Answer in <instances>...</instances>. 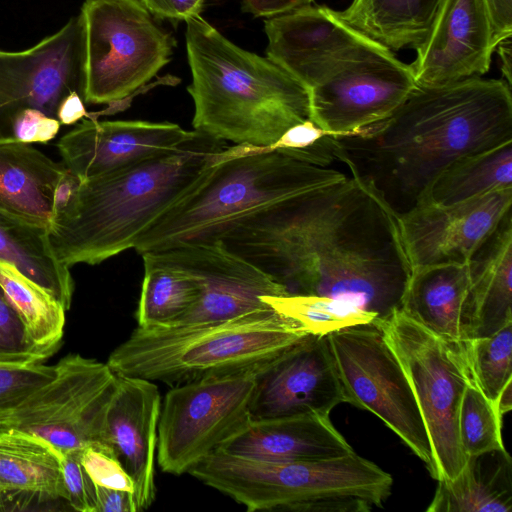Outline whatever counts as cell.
<instances>
[{
  "label": "cell",
  "instance_id": "6da1fadb",
  "mask_svg": "<svg viewBox=\"0 0 512 512\" xmlns=\"http://www.w3.org/2000/svg\"><path fill=\"white\" fill-rule=\"evenodd\" d=\"M221 241L287 294L349 303L375 322L400 310L411 275L397 217L353 177L259 211Z\"/></svg>",
  "mask_w": 512,
  "mask_h": 512
},
{
  "label": "cell",
  "instance_id": "7a4b0ae2",
  "mask_svg": "<svg viewBox=\"0 0 512 512\" xmlns=\"http://www.w3.org/2000/svg\"><path fill=\"white\" fill-rule=\"evenodd\" d=\"M512 142V94L506 81L470 77L416 87L387 118L331 137L335 160L398 218L455 160Z\"/></svg>",
  "mask_w": 512,
  "mask_h": 512
},
{
  "label": "cell",
  "instance_id": "3957f363",
  "mask_svg": "<svg viewBox=\"0 0 512 512\" xmlns=\"http://www.w3.org/2000/svg\"><path fill=\"white\" fill-rule=\"evenodd\" d=\"M228 146L197 131L173 150L80 181L49 229L58 260L68 267L96 265L134 248Z\"/></svg>",
  "mask_w": 512,
  "mask_h": 512
},
{
  "label": "cell",
  "instance_id": "277c9868",
  "mask_svg": "<svg viewBox=\"0 0 512 512\" xmlns=\"http://www.w3.org/2000/svg\"><path fill=\"white\" fill-rule=\"evenodd\" d=\"M195 131L269 147L310 119L309 91L270 58L247 51L198 15L185 20Z\"/></svg>",
  "mask_w": 512,
  "mask_h": 512
},
{
  "label": "cell",
  "instance_id": "5b68a950",
  "mask_svg": "<svg viewBox=\"0 0 512 512\" xmlns=\"http://www.w3.org/2000/svg\"><path fill=\"white\" fill-rule=\"evenodd\" d=\"M346 176L283 150L228 146L194 185L137 239L140 255L184 242H213L240 221Z\"/></svg>",
  "mask_w": 512,
  "mask_h": 512
},
{
  "label": "cell",
  "instance_id": "8992f818",
  "mask_svg": "<svg viewBox=\"0 0 512 512\" xmlns=\"http://www.w3.org/2000/svg\"><path fill=\"white\" fill-rule=\"evenodd\" d=\"M308 334L272 308L236 318L159 328L137 327L108 357L117 375L176 386L261 372Z\"/></svg>",
  "mask_w": 512,
  "mask_h": 512
},
{
  "label": "cell",
  "instance_id": "52a82bcc",
  "mask_svg": "<svg viewBox=\"0 0 512 512\" xmlns=\"http://www.w3.org/2000/svg\"><path fill=\"white\" fill-rule=\"evenodd\" d=\"M188 473L248 511L369 512L383 507L393 486L389 473L355 452L268 462L217 449Z\"/></svg>",
  "mask_w": 512,
  "mask_h": 512
},
{
  "label": "cell",
  "instance_id": "ba28073f",
  "mask_svg": "<svg viewBox=\"0 0 512 512\" xmlns=\"http://www.w3.org/2000/svg\"><path fill=\"white\" fill-rule=\"evenodd\" d=\"M80 15L85 103L123 101L170 62L176 40L140 0H85Z\"/></svg>",
  "mask_w": 512,
  "mask_h": 512
},
{
  "label": "cell",
  "instance_id": "9c48e42d",
  "mask_svg": "<svg viewBox=\"0 0 512 512\" xmlns=\"http://www.w3.org/2000/svg\"><path fill=\"white\" fill-rule=\"evenodd\" d=\"M410 382L428 433L437 481L452 480L467 457L459 441L460 404L471 376L460 342L446 341L400 310L375 322Z\"/></svg>",
  "mask_w": 512,
  "mask_h": 512
},
{
  "label": "cell",
  "instance_id": "30bf717a",
  "mask_svg": "<svg viewBox=\"0 0 512 512\" xmlns=\"http://www.w3.org/2000/svg\"><path fill=\"white\" fill-rule=\"evenodd\" d=\"M54 366L56 374L51 381L0 417V432L29 433L60 453L88 446L111 449L107 413L117 385L116 374L106 363L80 354L70 353Z\"/></svg>",
  "mask_w": 512,
  "mask_h": 512
},
{
  "label": "cell",
  "instance_id": "8fae6325",
  "mask_svg": "<svg viewBox=\"0 0 512 512\" xmlns=\"http://www.w3.org/2000/svg\"><path fill=\"white\" fill-rule=\"evenodd\" d=\"M345 403L370 411L432 469V452L410 382L375 322L325 335Z\"/></svg>",
  "mask_w": 512,
  "mask_h": 512
},
{
  "label": "cell",
  "instance_id": "7c38bea8",
  "mask_svg": "<svg viewBox=\"0 0 512 512\" xmlns=\"http://www.w3.org/2000/svg\"><path fill=\"white\" fill-rule=\"evenodd\" d=\"M256 372L211 377L172 386L158 421L157 461L182 475L252 420Z\"/></svg>",
  "mask_w": 512,
  "mask_h": 512
},
{
  "label": "cell",
  "instance_id": "4fadbf2b",
  "mask_svg": "<svg viewBox=\"0 0 512 512\" xmlns=\"http://www.w3.org/2000/svg\"><path fill=\"white\" fill-rule=\"evenodd\" d=\"M410 68L372 41L309 90L310 119L335 136L389 117L416 88Z\"/></svg>",
  "mask_w": 512,
  "mask_h": 512
},
{
  "label": "cell",
  "instance_id": "5bb4252c",
  "mask_svg": "<svg viewBox=\"0 0 512 512\" xmlns=\"http://www.w3.org/2000/svg\"><path fill=\"white\" fill-rule=\"evenodd\" d=\"M85 42L81 15L23 51L0 49V144L11 141L16 115L35 108L55 117L62 99L84 93Z\"/></svg>",
  "mask_w": 512,
  "mask_h": 512
},
{
  "label": "cell",
  "instance_id": "9a60e30c",
  "mask_svg": "<svg viewBox=\"0 0 512 512\" xmlns=\"http://www.w3.org/2000/svg\"><path fill=\"white\" fill-rule=\"evenodd\" d=\"M511 206L512 188L450 205L421 199L397 218L411 269L467 264Z\"/></svg>",
  "mask_w": 512,
  "mask_h": 512
},
{
  "label": "cell",
  "instance_id": "2e32d148",
  "mask_svg": "<svg viewBox=\"0 0 512 512\" xmlns=\"http://www.w3.org/2000/svg\"><path fill=\"white\" fill-rule=\"evenodd\" d=\"M158 251L192 273L201 286L198 303L176 325L223 321L269 309L262 296L287 294L283 286L229 251L221 240L184 242Z\"/></svg>",
  "mask_w": 512,
  "mask_h": 512
},
{
  "label": "cell",
  "instance_id": "e0dca14e",
  "mask_svg": "<svg viewBox=\"0 0 512 512\" xmlns=\"http://www.w3.org/2000/svg\"><path fill=\"white\" fill-rule=\"evenodd\" d=\"M266 55L308 91L374 41L326 6L306 5L265 18Z\"/></svg>",
  "mask_w": 512,
  "mask_h": 512
},
{
  "label": "cell",
  "instance_id": "ac0fdd59",
  "mask_svg": "<svg viewBox=\"0 0 512 512\" xmlns=\"http://www.w3.org/2000/svg\"><path fill=\"white\" fill-rule=\"evenodd\" d=\"M341 403L345 397L325 335L308 333L257 374L251 417L329 416Z\"/></svg>",
  "mask_w": 512,
  "mask_h": 512
},
{
  "label": "cell",
  "instance_id": "d6986e66",
  "mask_svg": "<svg viewBox=\"0 0 512 512\" xmlns=\"http://www.w3.org/2000/svg\"><path fill=\"white\" fill-rule=\"evenodd\" d=\"M409 64L416 86L436 87L490 69L491 24L483 0H441L425 39Z\"/></svg>",
  "mask_w": 512,
  "mask_h": 512
},
{
  "label": "cell",
  "instance_id": "ffe728a7",
  "mask_svg": "<svg viewBox=\"0 0 512 512\" xmlns=\"http://www.w3.org/2000/svg\"><path fill=\"white\" fill-rule=\"evenodd\" d=\"M197 131L175 123L84 118L56 146L80 181L177 148Z\"/></svg>",
  "mask_w": 512,
  "mask_h": 512
},
{
  "label": "cell",
  "instance_id": "44dd1931",
  "mask_svg": "<svg viewBox=\"0 0 512 512\" xmlns=\"http://www.w3.org/2000/svg\"><path fill=\"white\" fill-rule=\"evenodd\" d=\"M107 413V440L134 482L138 511L155 499V456L161 396L153 381L117 375Z\"/></svg>",
  "mask_w": 512,
  "mask_h": 512
},
{
  "label": "cell",
  "instance_id": "7402d4cb",
  "mask_svg": "<svg viewBox=\"0 0 512 512\" xmlns=\"http://www.w3.org/2000/svg\"><path fill=\"white\" fill-rule=\"evenodd\" d=\"M218 450L268 462L324 459L355 452L329 416L318 413L251 420Z\"/></svg>",
  "mask_w": 512,
  "mask_h": 512
},
{
  "label": "cell",
  "instance_id": "603a6c76",
  "mask_svg": "<svg viewBox=\"0 0 512 512\" xmlns=\"http://www.w3.org/2000/svg\"><path fill=\"white\" fill-rule=\"evenodd\" d=\"M469 286L461 341L486 337L512 323V214L508 212L467 263Z\"/></svg>",
  "mask_w": 512,
  "mask_h": 512
},
{
  "label": "cell",
  "instance_id": "cb8c5ba5",
  "mask_svg": "<svg viewBox=\"0 0 512 512\" xmlns=\"http://www.w3.org/2000/svg\"><path fill=\"white\" fill-rule=\"evenodd\" d=\"M67 172L32 144H0V212L50 229L57 186Z\"/></svg>",
  "mask_w": 512,
  "mask_h": 512
},
{
  "label": "cell",
  "instance_id": "d4e9b609",
  "mask_svg": "<svg viewBox=\"0 0 512 512\" xmlns=\"http://www.w3.org/2000/svg\"><path fill=\"white\" fill-rule=\"evenodd\" d=\"M468 286L467 264L411 269L400 311L434 335L460 342V318Z\"/></svg>",
  "mask_w": 512,
  "mask_h": 512
},
{
  "label": "cell",
  "instance_id": "484cf974",
  "mask_svg": "<svg viewBox=\"0 0 512 512\" xmlns=\"http://www.w3.org/2000/svg\"><path fill=\"white\" fill-rule=\"evenodd\" d=\"M437 482L427 512L512 510V460L505 448L468 456L454 479Z\"/></svg>",
  "mask_w": 512,
  "mask_h": 512
},
{
  "label": "cell",
  "instance_id": "4316f807",
  "mask_svg": "<svg viewBox=\"0 0 512 512\" xmlns=\"http://www.w3.org/2000/svg\"><path fill=\"white\" fill-rule=\"evenodd\" d=\"M441 0H352L342 22L391 51L416 48L427 36Z\"/></svg>",
  "mask_w": 512,
  "mask_h": 512
},
{
  "label": "cell",
  "instance_id": "83f0119b",
  "mask_svg": "<svg viewBox=\"0 0 512 512\" xmlns=\"http://www.w3.org/2000/svg\"><path fill=\"white\" fill-rule=\"evenodd\" d=\"M0 260L48 292L67 311L75 289L70 267L60 262L48 229L0 212Z\"/></svg>",
  "mask_w": 512,
  "mask_h": 512
},
{
  "label": "cell",
  "instance_id": "f1b7e54d",
  "mask_svg": "<svg viewBox=\"0 0 512 512\" xmlns=\"http://www.w3.org/2000/svg\"><path fill=\"white\" fill-rule=\"evenodd\" d=\"M62 454L42 438L0 432V491H31L66 501Z\"/></svg>",
  "mask_w": 512,
  "mask_h": 512
},
{
  "label": "cell",
  "instance_id": "f546056e",
  "mask_svg": "<svg viewBox=\"0 0 512 512\" xmlns=\"http://www.w3.org/2000/svg\"><path fill=\"white\" fill-rule=\"evenodd\" d=\"M141 256L144 277L136 310L138 327L174 326L198 303L200 283L192 273L169 261L159 251Z\"/></svg>",
  "mask_w": 512,
  "mask_h": 512
},
{
  "label": "cell",
  "instance_id": "4dcf8cb0",
  "mask_svg": "<svg viewBox=\"0 0 512 512\" xmlns=\"http://www.w3.org/2000/svg\"><path fill=\"white\" fill-rule=\"evenodd\" d=\"M509 188H512V142L455 160L434 179L423 198L450 205Z\"/></svg>",
  "mask_w": 512,
  "mask_h": 512
},
{
  "label": "cell",
  "instance_id": "1f68e13d",
  "mask_svg": "<svg viewBox=\"0 0 512 512\" xmlns=\"http://www.w3.org/2000/svg\"><path fill=\"white\" fill-rule=\"evenodd\" d=\"M0 286L33 342L54 354L64 332L63 306L13 265L1 260Z\"/></svg>",
  "mask_w": 512,
  "mask_h": 512
},
{
  "label": "cell",
  "instance_id": "d6a6232c",
  "mask_svg": "<svg viewBox=\"0 0 512 512\" xmlns=\"http://www.w3.org/2000/svg\"><path fill=\"white\" fill-rule=\"evenodd\" d=\"M261 300L274 311L299 323L310 334L324 336L357 324L376 321V316L355 305L333 299L281 295L262 296Z\"/></svg>",
  "mask_w": 512,
  "mask_h": 512
},
{
  "label": "cell",
  "instance_id": "836d02e7",
  "mask_svg": "<svg viewBox=\"0 0 512 512\" xmlns=\"http://www.w3.org/2000/svg\"><path fill=\"white\" fill-rule=\"evenodd\" d=\"M472 382L494 405L512 381V323L486 337L461 341Z\"/></svg>",
  "mask_w": 512,
  "mask_h": 512
},
{
  "label": "cell",
  "instance_id": "e575fe53",
  "mask_svg": "<svg viewBox=\"0 0 512 512\" xmlns=\"http://www.w3.org/2000/svg\"><path fill=\"white\" fill-rule=\"evenodd\" d=\"M502 419L472 380L466 386L458 415V434L466 457L504 449Z\"/></svg>",
  "mask_w": 512,
  "mask_h": 512
},
{
  "label": "cell",
  "instance_id": "d590c367",
  "mask_svg": "<svg viewBox=\"0 0 512 512\" xmlns=\"http://www.w3.org/2000/svg\"><path fill=\"white\" fill-rule=\"evenodd\" d=\"M52 355L33 342L0 286V362L30 364L42 362Z\"/></svg>",
  "mask_w": 512,
  "mask_h": 512
},
{
  "label": "cell",
  "instance_id": "8d00e7d4",
  "mask_svg": "<svg viewBox=\"0 0 512 512\" xmlns=\"http://www.w3.org/2000/svg\"><path fill=\"white\" fill-rule=\"evenodd\" d=\"M55 366L0 362V417L11 412L31 393L51 381Z\"/></svg>",
  "mask_w": 512,
  "mask_h": 512
},
{
  "label": "cell",
  "instance_id": "74e56055",
  "mask_svg": "<svg viewBox=\"0 0 512 512\" xmlns=\"http://www.w3.org/2000/svg\"><path fill=\"white\" fill-rule=\"evenodd\" d=\"M82 450L77 449L61 453L66 501L74 510L97 512V486L81 462Z\"/></svg>",
  "mask_w": 512,
  "mask_h": 512
},
{
  "label": "cell",
  "instance_id": "f35d334b",
  "mask_svg": "<svg viewBox=\"0 0 512 512\" xmlns=\"http://www.w3.org/2000/svg\"><path fill=\"white\" fill-rule=\"evenodd\" d=\"M81 462L97 486L124 490L134 495V482L111 449L88 446L82 450Z\"/></svg>",
  "mask_w": 512,
  "mask_h": 512
},
{
  "label": "cell",
  "instance_id": "ab89813d",
  "mask_svg": "<svg viewBox=\"0 0 512 512\" xmlns=\"http://www.w3.org/2000/svg\"><path fill=\"white\" fill-rule=\"evenodd\" d=\"M60 126L57 118L35 108H26L12 122L10 142L47 144L56 137Z\"/></svg>",
  "mask_w": 512,
  "mask_h": 512
},
{
  "label": "cell",
  "instance_id": "60d3db41",
  "mask_svg": "<svg viewBox=\"0 0 512 512\" xmlns=\"http://www.w3.org/2000/svg\"><path fill=\"white\" fill-rule=\"evenodd\" d=\"M333 135L307 119L286 130L280 138L267 147L270 150H302L316 144L321 139Z\"/></svg>",
  "mask_w": 512,
  "mask_h": 512
},
{
  "label": "cell",
  "instance_id": "b9f144b4",
  "mask_svg": "<svg viewBox=\"0 0 512 512\" xmlns=\"http://www.w3.org/2000/svg\"><path fill=\"white\" fill-rule=\"evenodd\" d=\"M155 19L185 21L198 15L205 0H140Z\"/></svg>",
  "mask_w": 512,
  "mask_h": 512
},
{
  "label": "cell",
  "instance_id": "7bdbcfd3",
  "mask_svg": "<svg viewBox=\"0 0 512 512\" xmlns=\"http://www.w3.org/2000/svg\"><path fill=\"white\" fill-rule=\"evenodd\" d=\"M64 502L31 491H0V511L53 510L50 503Z\"/></svg>",
  "mask_w": 512,
  "mask_h": 512
},
{
  "label": "cell",
  "instance_id": "ee69618b",
  "mask_svg": "<svg viewBox=\"0 0 512 512\" xmlns=\"http://www.w3.org/2000/svg\"><path fill=\"white\" fill-rule=\"evenodd\" d=\"M488 12L492 44L496 45L512 36V0H483Z\"/></svg>",
  "mask_w": 512,
  "mask_h": 512
},
{
  "label": "cell",
  "instance_id": "f6af8a7d",
  "mask_svg": "<svg viewBox=\"0 0 512 512\" xmlns=\"http://www.w3.org/2000/svg\"><path fill=\"white\" fill-rule=\"evenodd\" d=\"M137 511L132 492L97 486V512Z\"/></svg>",
  "mask_w": 512,
  "mask_h": 512
},
{
  "label": "cell",
  "instance_id": "bcb514c9",
  "mask_svg": "<svg viewBox=\"0 0 512 512\" xmlns=\"http://www.w3.org/2000/svg\"><path fill=\"white\" fill-rule=\"evenodd\" d=\"M313 0H243L242 9L254 17L269 18L309 5Z\"/></svg>",
  "mask_w": 512,
  "mask_h": 512
},
{
  "label": "cell",
  "instance_id": "7dc6e473",
  "mask_svg": "<svg viewBox=\"0 0 512 512\" xmlns=\"http://www.w3.org/2000/svg\"><path fill=\"white\" fill-rule=\"evenodd\" d=\"M83 96L73 91L66 95L60 102L56 118L59 120L61 125H74L80 120L87 118L88 112L84 105Z\"/></svg>",
  "mask_w": 512,
  "mask_h": 512
},
{
  "label": "cell",
  "instance_id": "c3c4849f",
  "mask_svg": "<svg viewBox=\"0 0 512 512\" xmlns=\"http://www.w3.org/2000/svg\"><path fill=\"white\" fill-rule=\"evenodd\" d=\"M495 49L497 50L501 60V70L506 83L511 87L512 84V41L511 37L500 41Z\"/></svg>",
  "mask_w": 512,
  "mask_h": 512
},
{
  "label": "cell",
  "instance_id": "681fc988",
  "mask_svg": "<svg viewBox=\"0 0 512 512\" xmlns=\"http://www.w3.org/2000/svg\"><path fill=\"white\" fill-rule=\"evenodd\" d=\"M495 409L500 419L512 408V381H509L495 401Z\"/></svg>",
  "mask_w": 512,
  "mask_h": 512
}]
</instances>
